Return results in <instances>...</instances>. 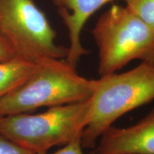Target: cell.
Returning <instances> with one entry per match:
<instances>
[{"label":"cell","mask_w":154,"mask_h":154,"mask_svg":"<svg viewBox=\"0 0 154 154\" xmlns=\"http://www.w3.org/2000/svg\"><path fill=\"white\" fill-rule=\"evenodd\" d=\"M97 79L78 74L65 59L36 63L28 78L0 99V116L83 101L91 98Z\"/></svg>","instance_id":"1"},{"label":"cell","mask_w":154,"mask_h":154,"mask_svg":"<svg viewBox=\"0 0 154 154\" xmlns=\"http://www.w3.org/2000/svg\"><path fill=\"white\" fill-rule=\"evenodd\" d=\"M35 64L18 57L0 62V99L24 82Z\"/></svg>","instance_id":"8"},{"label":"cell","mask_w":154,"mask_h":154,"mask_svg":"<svg viewBox=\"0 0 154 154\" xmlns=\"http://www.w3.org/2000/svg\"><path fill=\"white\" fill-rule=\"evenodd\" d=\"M0 154H35L0 134Z\"/></svg>","instance_id":"10"},{"label":"cell","mask_w":154,"mask_h":154,"mask_svg":"<svg viewBox=\"0 0 154 154\" xmlns=\"http://www.w3.org/2000/svg\"><path fill=\"white\" fill-rule=\"evenodd\" d=\"M117 0H51L68 31L69 47L65 60L76 68L81 58L88 54L82 44L84 25L103 6Z\"/></svg>","instance_id":"7"},{"label":"cell","mask_w":154,"mask_h":154,"mask_svg":"<svg viewBox=\"0 0 154 154\" xmlns=\"http://www.w3.org/2000/svg\"><path fill=\"white\" fill-rule=\"evenodd\" d=\"M0 32L17 57L30 62L68 54V47L56 43V32L34 0H0Z\"/></svg>","instance_id":"5"},{"label":"cell","mask_w":154,"mask_h":154,"mask_svg":"<svg viewBox=\"0 0 154 154\" xmlns=\"http://www.w3.org/2000/svg\"><path fill=\"white\" fill-rule=\"evenodd\" d=\"M91 34L100 76L117 72L134 60L154 66V27L126 5H113L102 13Z\"/></svg>","instance_id":"3"},{"label":"cell","mask_w":154,"mask_h":154,"mask_svg":"<svg viewBox=\"0 0 154 154\" xmlns=\"http://www.w3.org/2000/svg\"><path fill=\"white\" fill-rule=\"evenodd\" d=\"M125 5L154 27V0H123Z\"/></svg>","instance_id":"9"},{"label":"cell","mask_w":154,"mask_h":154,"mask_svg":"<svg viewBox=\"0 0 154 154\" xmlns=\"http://www.w3.org/2000/svg\"><path fill=\"white\" fill-rule=\"evenodd\" d=\"M17 54L10 42L0 32V62L17 58Z\"/></svg>","instance_id":"11"},{"label":"cell","mask_w":154,"mask_h":154,"mask_svg":"<svg viewBox=\"0 0 154 154\" xmlns=\"http://www.w3.org/2000/svg\"><path fill=\"white\" fill-rule=\"evenodd\" d=\"M154 101V66L141 62L123 73L97 79L90 98L87 124L83 131V148L92 149L98 138L126 113Z\"/></svg>","instance_id":"2"},{"label":"cell","mask_w":154,"mask_h":154,"mask_svg":"<svg viewBox=\"0 0 154 154\" xmlns=\"http://www.w3.org/2000/svg\"><path fill=\"white\" fill-rule=\"evenodd\" d=\"M39 154H85L83 151V147L81 143V139H77L66 145L63 146V147L58 151L52 153H42Z\"/></svg>","instance_id":"12"},{"label":"cell","mask_w":154,"mask_h":154,"mask_svg":"<svg viewBox=\"0 0 154 154\" xmlns=\"http://www.w3.org/2000/svg\"><path fill=\"white\" fill-rule=\"evenodd\" d=\"M90 99L49 107L36 114L0 116V134L35 154L81 139L87 124Z\"/></svg>","instance_id":"4"},{"label":"cell","mask_w":154,"mask_h":154,"mask_svg":"<svg viewBox=\"0 0 154 154\" xmlns=\"http://www.w3.org/2000/svg\"><path fill=\"white\" fill-rule=\"evenodd\" d=\"M96 154H154V108L136 124L110 126L100 136Z\"/></svg>","instance_id":"6"}]
</instances>
